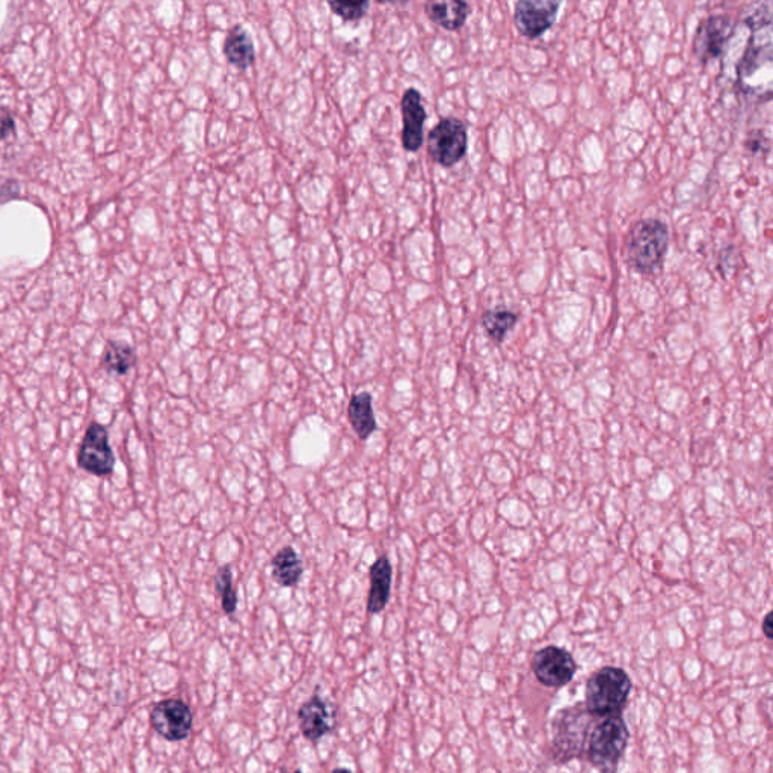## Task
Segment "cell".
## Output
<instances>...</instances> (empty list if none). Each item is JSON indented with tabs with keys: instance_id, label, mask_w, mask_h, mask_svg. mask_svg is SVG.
I'll return each mask as SVG.
<instances>
[{
	"instance_id": "cell-1",
	"label": "cell",
	"mask_w": 773,
	"mask_h": 773,
	"mask_svg": "<svg viewBox=\"0 0 773 773\" xmlns=\"http://www.w3.org/2000/svg\"><path fill=\"white\" fill-rule=\"evenodd\" d=\"M669 241V227L662 219H639L626 236L624 260L627 266L644 277L659 274L668 254Z\"/></svg>"
},
{
	"instance_id": "cell-2",
	"label": "cell",
	"mask_w": 773,
	"mask_h": 773,
	"mask_svg": "<svg viewBox=\"0 0 773 773\" xmlns=\"http://www.w3.org/2000/svg\"><path fill=\"white\" fill-rule=\"evenodd\" d=\"M630 692L632 680L627 672L615 666H604L586 683V709L597 718L620 716Z\"/></svg>"
},
{
	"instance_id": "cell-3",
	"label": "cell",
	"mask_w": 773,
	"mask_h": 773,
	"mask_svg": "<svg viewBox=\"0 0 773 773\" xmlns=\"http://www.w3.org/2000/svg\"><path fill=\"white\" fill-rule=\"evenodd\" d=\"M597 716L591 715L585 704H576L570 709L559 712L553 721L552 751L559 763L580 758L588 748L589 734L592 731V722L597 721Z\"/></svg>"
},
{
	"instance_id": "cell-4",
	"label": "cell",
	"mask_w": 773,
	"mask_h": 773,
	"mask_svg": "<svg viewBox=\"0 0 773 773\" xmlns=\"http://www.w3.org/2000/svg\"><path fill=\"white\" fill-rule=\"evenodd\" d=\"M629 737V728L621 715L598 719L597 725L589 734L586 748L592 766L601 773H616Z\"/></svg>"
},
{
	"instance_id": "cell-5",
	"label": "cell",
	"mask_w": 773,
	"mask_h": 773,
	"mask_svg": "<svg viewBox=\"0 0 773 773\" xmlns=\"http://www.w3.org/2000/svg\"><path fill=\"white\" fill-rule=\"evenodd\" d=\"M429 158L443 168H452L466 158L469 150V130L464 121L444 117L429 130L426 138Z\"/></svg>"
},
{
	"instance_id": "cell-6",
	"label": "cell",
	"mask_w": 773,
	"mask_h": 773,
	"mask_svg": "<svg viewBox=\"0 0 773 773\" xmlns=\"http://www.w3.org/2000/svg\"><path fill=\"white\" fill-rule=\"evenodd\" d=\"M734 32L736 22L728 14H710L701 20L695 32L692 43L693 56L703 65L721 58Z\"/></svg>"
},
{
	"instance_id": "cell-7",
	"label": "cell",
	"mask_w": 773,
	"mask_h": 773,
	"mask_svg": "<svg viewBox=\"0 0 773 773\" xmlns=\"http://www.w3.org/2000/svg\"><path fill=\"white\" fill-rule=\"evenodd\" d=\"M562 2L555 0H518L514 5V23L527 40L543 37L558 20Z\"/></svg>"
},
{
	"instance_id": "cell-8",
	"label": "cell",
	"mask_w": 773,
	"mask_h": 773,
	"mask_svg": "<svg viewBox=\"0 0 773 773\" xmlns=\"http://www.w3.org/2000/svg\"><path fill=\"white\" fill-rule=\"evenodd\" d=\"M532 671L539 683L558 689L571 683L577 665L570 651L550 645L536 651L532 659Z\"/></svg>"
},
{
	"instance_id": "cell-9",
	"label": "cell",
	"mask_w": 773,
	"mask_h": 773,
	"mask_svg": "<svg viewBox=\"0 0 773 773\" xmlns=\"http://www.w3.org/2000/svg\"><path fill=\"white\" fill-rule=\"evenodd\" d=\"M77 461L85 472L100 478H106L114 472L115 455L109 444V435L105 426L93 423L88 428L82 440Z\"/></svg>"
},
{
	"instance_id": "cell-10",
	"label": "cell",
	"mask_w": 773,
	"mask_h": 773,
	"mask_svg": "<svg viewBox=\"0 0 773 773\" xmlns=\"http://www.w3.org/2000/svg\"><path fill=\"white\" fill-rule=\"evenodd\" d=\"M151 727L159 736L170 742H180L189 736L192 730L191 709L180 700H164L154 707L150 715Z\"/></svg>"
},
{
	"instance_id": "cell-11",
	"label": "cell",
	"mask_w": 773,
	"mask_h": 773,
	"mask_svg": "<svg viewBox=\"0 0 773 773\" xmlns=\"http://www.w3.org/2000/svg\"><path fill=\"white\" fill-rule=\"evenodd\" d=\"M402 132L401 141L404 150L416 153L425 141L426 109L422 94L416 88H408L401 99Z\"/></svg>"
},
{
	"instance_id": "cell-12",
	"label": "cell",
	"mask_w": 773,
	"mask_h": 773,
	"mask_svg": "<svg viewBox=\"0 0 773 773\" xmlns=\"http://www.w3.org/2000/svg\"><path fill=\"white\" fill-rule=\"evenodd\" d=\"M336 718V709L327 701L322 700L319 695L310 698L298 710V722L302 736L313 743L319 742L322 737L334 730Z\"/></svg>"
},
{
	"instance_id": "cell-13",
	"label": "cell",
	"mask_w": 773,
	"mask_h": 773,
	"mask_svg": "<svg viewBox=\"0 0 773 773\" xmlns=\"http://www.w3.org/2000/svg\"><path fill=\"white\" fill-rule=\"evenodd\" d=\"M369 594L366 609L370 615L381 613L387 607L392 594L393 570L387 556H379L369 570Z\"/></svg>"
},
{
	"instance_id": "cell-14",
	"label": "cell",
	"mask_w": 773,
	"mask_h": 773,
	"mask_svg": "<svg viewBox=\"0 0 773 773\" xmlns=\"http://www.w3.org/2000/svg\"><path fill=\"white\" fill-rule=\"evenodd\" d=\"M222 53L228 64L245 71L256 62V46L250 32L242 25L233 26L225 37Z\"/></svg>"
},
{
	"instance_id": "cell-15",
	"label": "cell",
	"mask_w": 773,
	"mask_h": 773,
	"mask_svg": "<svg viewBox=\"0 0 773 773\" xmlns=\"http://www.w3.org/2000/svg\"><path fill=\"white\" fill-rule=\"evenodd\" d=\"M470 4L464 0H447V2H426L425 14L432 23L446 29L459 31L466 25L470 17Z\"/></svg>"
},
{
	"instance_id": "cell-16",
	"label": "cell",
	"mask_w": 773,
	"mask_h": 773,
	"mask_svg": "<svg viewBox=\"0 0 773 773\" xmlns=\"http://www.w3.org/2000/svg\"><path fill=\"white\" fill-rule=\"evenodd\" d=\"M348 419L360 440H367L376 431L372 395L369 392H361L352 396L348 405Z\"/></svg>"
},
{
	"instance_id": "cell-17",
	"label": "cell",
	"mask_w": 773,
	"mask_h": 773,
	"mask_svg": "<svg viewBox=\"0 0 773 773\" xmlns=\"http://www.w3.org/2000/svg\"><path fill=\"white\" fill-rule=\"evenodd\" d=\"M272 579L277 585L284 588H293L298 585L304 573V564L298 553L293 547L287 546L281 549L277 555L272 558Z\"/></svg>"
},
{
	"instance_id": "cell-18",
	"label": "cell",
	"mask_w": 773,
	"mask_h": 773,
	"mask_svg": "<svg viewBox=\"0 0 773 773\" xmlns=\"http://www.w3.org/2000/svg\"><path fill=\"white\" fill-rule=\"evenodd\" d=\"M102 364L106 372L111 373V375H126L135 367V349L127 343L109 342L105 352H103Z\"/></svg>"
},
{
	"instance_id": "cell-19",
	"label": "cell",
	"mask_w": 773,
	"mask_h": 773,
	"mask_svg": "<svg viewBox=\"0 0 773 773\" xmlns=\"http://www.w3.org/2000/svg\"><path fill=\"white\" fill-rule=\"evenodd\" d=\"M517 322V313L505 307L490 308L482 315V325L490 339L496 343H502L508 333L514 330Z\"/></svg>"
},
{
	"instance_id": "cell-20",
	"label": "cell",
	"mask_w": 773,
	"mask_h": 773,
	"mask_svg": "<svg viewBox=\"0 0 773 773\" xmlns=\"http://www.w3.org/2000/svg\"><path fill=\"white\" fill-rule=\"evenodd\" d=\"M213 583H215L216 594L221 598V606L225 615H235L236 609H238V595L233 588V571H231L230 565H224L216 571Z\"/></svg>"
},
{
	"instance_id": "cell-21",
	"label": "cell",
	"mask_w": 773,
	"mask_h": 773,
	"mask_svg": "<svg viewBox=\"0 0 773 773\" xmlns=\"http://www.w3.org/2000/svg\"><path fill=\"white\" fill-rule=\"evenodd\" d=\"M743 23L752 31H760L761 28H769L772 25V13L769 2H757L749 5L748 11L743 13Z\"/></svg>"
},
{
	"instance_id": "cell-22",
	"label": "cell",
	"mask_w": 773,
	"mask_h": 773,
	"mask_svg": "<svg viewBox=\"0 0 773 773\" xmlns=\"http://www.w3.org/2000/svg\"><path fill=\"white\" fill-rule=\"evenodd\" d=\"M328 7L345 22H358L366 16L370 4L367 0H363V2H328Z\"/></svg>"
},
{
	"instance_id": "cell-23",
	"label": "cell",
	"mask_w": 773,
	"mask_h": 773,
	"mask_svg": "<svg viewBox=\"0 0 773 773\" xmlns=\"http://www.w3.org/2000/svg\"><path fill=\"white\" fill-rule=\"evenodd\" d=\"M745 148L752 154H763L769 150V139L763 130H751L745 139Z\"/></svg>"
},
{
	"instance_id": "cell-24",
	"label": "cell",
	"mask_w": 773,
	"mask_h": 773,
	"mask_svg": "<svg viewBox=\"0 0 773 773\" xmlns=\"http://www.w3.org/2000/svg\"><path fill=\"white\" fill-rule=\"evenodd\" d=\"M16 133V121L8 109L0 108V141L11 138Z\"/></svg>"
},
{
	"instance_id": "cell-25",
	"label": "cell",
	"mask_w": 773,
	"mask_h": 773,
	"mask_svg": "<svg viewBox=\"0 0 773 773\" xmlns=\"http://www.w3.org/2000/svg\"><path fill=\"white\" fill-rule=\"evenodd\" d=\"M20 185L13 179L0 180V201L13 200L19 197Z\"/></svg>"
},
{
	"instance_id": "cell-26",
	"label": "cell",
	"mask_w": 773,
	"mask_h": 773,
	"mask_svg": "<svg viewBox=\"0 0 773 773\" xmlns=\"http://www.w3.org/2000/svg\"><path fill=\"white\" fill-rule=\"evenodd\" d=\"M763 630L767 639L773 638L772 613H767L766 618H764Z\"/></svg>"
},
{
	"instance_id": "cell-27",
	"label": "cell",
	"mask_w": 773,
	"mask_h": 773,
	"mask_svg": "<svg viewBox=\"0 0 773 773\" xmlns=\"http://www.w3.org/2000/svg\"><path fill=\"white\" fill-rule=\"evenodd\" d=\"M330 773H354V772H351V770L342 769V767H339V769L331 770Z\"/></svg>"
},
{
	"instance_id": "cell-28",
	"label": "cell",
	"mask_w": 773,
	"mask_h": 773,
	"mask_svg": "<svg viewBox=\"0 0 773 773\" xmlns=\"http://www.w3.org/2000/svg\"><path fill=\"white\" fill-rule=\"evenodd\" d=\"M281 773H302L301 770H295V772H287L286 769L281 770Z\"/></svg>"
}]
</instances>
